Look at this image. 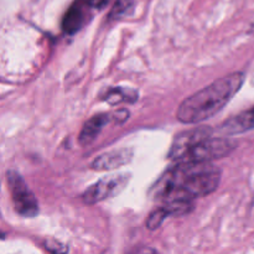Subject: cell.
<instances>
[{
    "instance_id": "obj_2",
    "label": "cell",
    "mask_w": 254,
    "mask_h": 254,
    "mask_svg": "<svg viewBox=\"0 0 254 254\" xmlns=\"http://www.w3.org/2000/svg\"><path fill=\"white\" fill-rule=\"evenodd\" d=\"M243 82L245 74L241 72H235L216 79L201 91L188 97L179 106L176 117L179 121L186 124L201 123L212 118L240 91Z\"/></svg>"
},
{
    "instance_id": "obj_14",
    "label": "cell",
    "mask_w": 254,
    "mask_h": 254,
    "mask_svg": "<svg viewBox=\"0 0 254 254\" xmlns=\"http://www.w3.org/2000/svg\"><path fill=\"white\" fill-rule=\"evenodd\" d=\"M129 117V112L127 109H119V111L114 112L113 113V118L116 119L117 123H123L128 119Z\"/></svg>"
},
{
    "instance_id": "obj_3",
    "label": "cell",
    "mask_w": 254,
    "mask_h": 254,
    "mask_svg": "<svg viewBox=\"0 0 254 254\" xmlns=\"http://www.w3.org/2000/svg\"><path fill=\"white\" fill-rule=\"evenodd\" d=\"M236 141L227 138H207L196 144L192 149L188 151L178 164H195V163H211L217 159L230 155L236 149Z\"/></svg>"
},
{
    "instance_id": "obj_10",
    "label": "cell",
    "mask_w": 254,
    "mask_h": 254,
    "mask_svg": "<svg viewBox=\"0 0 254 254\" xmlns=\"http://www.w3.org/2000/svg\"><path fill=\"white\" fill-rule=\"evenodd\" d=\"M83 19L84 16L81 7L78 5H72L62 20V29L67 34H74L82 27Z\"/></svg>"
},
{
    "instance_id": "obj_8",
    "label": "cell",
    "mask_w": 254,
    "mask_h": 254,
    "mask_svg": "<svg viewBox=\"0 0 254 254\" xmlns=\"http://www.w3.org/2000/svg\"><path fill=\"white\" fill-rule=\"evenodd\" d=\"M254 128V107L248 111L242 112L232 118L223 122L220 127V133L223 135H235L245 133Z\"/></svg>"
},
{
    "instance_id": "obj_16",
    "label": "cell",
    "mask_w": 254,
    "mask_h": 254,
    "mask_svg": "<svg viewBox=\"0 0 254 254\" xmlns=\"http://www.w3.org/2000/svg\"><path fill=\"white\" fill-rule=\"evenodd\" d=\"M87 5H89L91 7H96V9H99V7H103L104 5L108 2V0H84Z\"/></svg>"
},
{
    "instance_id": "obj_7",
    "label": "cell",
    "mask_w": 254,
    "mask_h": 254,
    "mask_svg": "<svg viewBox=\"0 0 254 254\" xmlns=\"http://www.w3.org/2000/svg\"><path fill=\"white\" fill-rule=\"evenodd\" d=\"M133 150L128 148L117 149L97 156L91 164V169L94 171H108L127 165L133 159Z\"/></svg>"
},
{
    "instance_id": "obj_11",
    "label": "cell",
    "mask_w": 254,
    "mask_h": 254,
    "mask_svg": "<svg viewBox=\"0 0 254 254\" xmlns=\"http://www.w3.org/2000/svg\"><path fill=\"white\" fill-rule=\"evenodd\" d=\"M136 93L131 89H123V88H114L104 97V101L108 102L112 106L122 103V102H134L136 99Z\"/></svg>"
},
{
    "instance_id": "obj_5",
    "label": "cell",
    "mask_w": 254,
    "mask_h": 254,
    "mask_svg": "<svg viewBox=\"0 0 254 254\" xmlns=\"http://www.w3.org/2000/svg\"><path fill=\"white\" fill-rule=\"evenodd\" d=\"M129 180H130V174L106 176L87 189L82 195V200L86 205L102 202L107 198L119 195L127 188Z\"/></svg>"
},
{
    "instance_id": "obj_15",
    "label": "cell",
    "mask_w": 254,
    "mask_h": 254,
    "mask_svg": "<svg viewBox=\"0 0 254 254\" xmlns=\"http://www.w3.org/2000/svg\"><path fill=\"white\" fill-rule=\"evenodd\" d=\"M61 243L59 242H54V241H50L49 243H47V248H49L51 252H56V253H60V252H66L67 248H61Z\"/></svg>"
},
{
    "instance_id": "obj_4",
    "label": "cell",
    "mask_w": 254,
    "mask_h": 254,
    "mask_svg": "<svg viewBox=\"0 0 254 254\" xmlns=\"http://www.w3.org/2000/svg\"><path fill=\"white\" fill-rule=\"evenodd\" d=\"M6 179L15 211L24 217H35L39 213V203L21 175L16 171L9 170Z\"/></svg>"
},
{
    "instance_id": "obj_12",
    "label": "cell",
    "mask_w": 254,
    "mask_h": 254,
    "mask_svg": "<svg viewBox=\"0 0 254 254\" xmlns=\"http://www.w3.org/2000/svg\"><path fill=\"white\" fill-rule=\"evenodd\" d=\"M168 216H170V212L166 210V207L163 206V207L158 208V210L154 211V212L149 216L148 220H146V228L150 231H155L156 228L160 227L161 223L164 222V220H165Z\"/></svg>"
},
{
    "instance_id": "obj_1",
    "label": "cell",
    "mask_w": 254,
    "mask_h": 254,
    "mask_svg": "<svg viewBox=\"0 0 254 254\" xmlns=\"http://www.w3.org/2000/svg\"><path fill=\"white\" fill-rule=\"evenodd\" d=\"M221 170L210 163L178 164L156 184L154 196L164 203L171 201H190L203 197L218 188Z\"/></svg>"
},
{
    "instance_id": "obj_13",
    "label": "cell",
    "mask_w": 254,
    "mask_h": 254,
    "mask_svg": "<svg viewBox=\"0 0 254 254\" xmlns=\"http://www.w3.org/2000/svg\"><path fill=\"white\" fill-rule=\"evenodd\" d=\"M130 6V0H117L116 4L113 5L111 11V19H117V17H121V15H123L127 10Z\"/></svg>"
},
{
    "instance_id": "obj_9",
    "label": "cell",
    "mask_w": 254,
    "mask_h": 254,
    "mask_svg": "<svg viewBox=\"0 0 254 254\" xmlns=\"http://www.w3.org/2000/svg\"><path fill=\"white\" fill-rule=\"evenodd\" d=\"M109 122V114H97L92 117L89 121L84 123L81 133H79L78 141L82 145H88L97 138L103 127Z\"/></svg>"
},
{
    "instance_id": "obj_6",
    "label": "cell",
    "mask_w": 254,
    "mask_h": 254,
    "mask_svg": "<svg viewBox=\"0 0 254 254\" xmlns=\"http://www.w3.org/2000/svg\"><path fill=\"white\" fill-rule=\"evenodd\" d=\"M211 134H212V129L210 127H198V128H193L178 134L176 138L174 139L170 150H169L168 158L174 161L180 160L196 144L210 138Z\"/></svg>"
}]
</instances>
